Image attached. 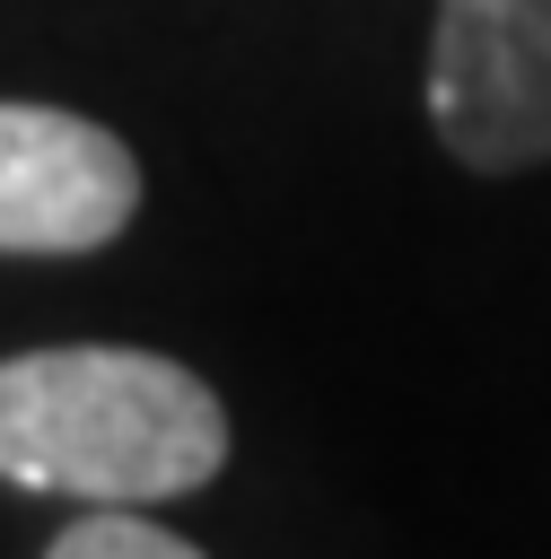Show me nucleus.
Masks as SVG:
<instances>
[{
	"label": "nucleus",
	"mask_w": 551,
	"mask_h": 559,
	"mask_svg": "<svg viewBox=\"0 0 551 559\" xmlns=\"http://www.w3.org/2000/svg\"><path fill=\"white\" fill-rule=\"evenodd\" d=\"M227 463L219 393L157 349L61 341L0 358V480L79 507H166Z\"/></svg>",
	"instance_id": "nucleus-1"
},
{
	"label": "nucleus",
	"mask_w": 551,
	"mask_h": 559,
	"mask_svg": "<svg viewBox=\"0 0 551 559\" xmlns=\"http://www.w3.org/2000/svg\"><path fill=\"white\" fill-rule=\"evenodd\" d=\"M429 122L472 175L551 157V0H437Z\"/></svg>",
	"instance_id": "nucleus-2"
},
{
	"label": "nucleus",
	"mask_w": 551,
	"mask_h": 559,
	"mask_svg": "<svg viewBox=\"0 0 551 559\" xmlns=\"http://www.w3.org/2000/svg\"><path fill=\"white\" fill-rule=\"evenodd\" d=\"M140 210V157L61 105L0 96V253H96Z\"/></svg>",
	"instance_id": "nucleus-3"
},
{
	"label": "nucleus",
	"mask_w": 551,
	"mask_h": 559,
	"mask_svg": "<svg viewBox=\"0 0 551 559\" xmlns=\"http://www.w3.org/2000/svg\"><path fill=\"white\" fill-rule=\"evenodd\" d=\"M44 559H210V550H192L184 533L149 524L140 507H87L79 524H61V533H52V550H44Z\"/></svg>",
	"instance_id": "nucleus-4"
}]
</instances>
